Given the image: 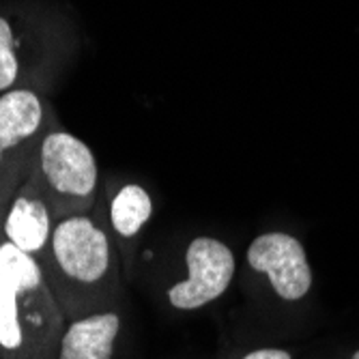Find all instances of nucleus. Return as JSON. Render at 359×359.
Listing matches in <instances>:
<instances>
[{"mask_svg": "<svg viewBox=\"0 0 359 359\" xmlns=\"http://www.w3.org/2000/svg\"><path fill=\"white\" fill-rule=\"evenodd\" d=\"M48 201L56 219L86 215L97 198L100 170L90 147L78 136L54 129L46 132L26 179Z\"/></svg>", "mask_w": 359, "mask_h": 359, "instance_id": "obj_1", "label": "nucleus"}, {"mask_svg": "<svg viewBox=\"0 0 359 359\" xmlns=\"http://www.w3.org/2000/svg\"><path fill=\"white\" fill-rule=\"evenodd\" d=\"M46 108L37 93L11 88L0 95V213L28 179L43 134Z\"/></svg>", "mask_w": 359, "mask_h": 359, "instance_id": "obj_2", "label": "nucleus"}, {"mask_svg": "<svg viewBox=\"0 0 359 359\" xmlns=\"http://www.w3.org/2000/svg\"><path fill=\"white\" fill-rule=\"evenodd\" d=\"M50 258L60 276L76 284H100L112 263V248L104 228L86 215L60 217L50 239Z\"/></svg>", "mask_w": 359, "mask_h": 359, "instance_id": "obj_3", "label": "nucleus"}, {"mask_svg": "<svg viewBox=\"0 0 359 359\" xmlns=\"http://www.w3.org/2000/svg\"><path fill=\"white\" fill-rule=\"evenodd\" d=\"M187 280L168 290V302L177 310H198L231 286L235 276V256L226 243L213 237H196L185 252Z\"/></svg>", "mask_w": 359, "mask_h": 359, "instance_id": "obj_4", "label": "nucleus"}, {"mask_svg": "<svg viewBox=\"0 0 359 359\" xmlns=\"http://www.w3.org/2000/svg\"><path fill=\"white\" fill-rule=\"evenodd\" d=\"M248 263L265 273L273 290L286 302H297L312 286V269L304 245L286 233H265L248 248Z\"/></svg>", "mask_w": 359, "mask_h": 359, "instance_id": "obj_5", "label": "nucleus"}, {"mask_svg": "<svg viewBox=\"0 0 359 359\" xmlns=\"http://www.w3.org/2000/svg\"><path fill=\"white\" fill-rule=\"evenodd\" d=\"M54 224L56 217L48 201L35 185L24 181L3 217L5 239L37 258L50 245Z\"/></svg>", "mask_w": 359, "mask_h": 359, "instance_id": "obj_6", "label": "nucleus"}, {"mask_svg": "<svg viewBox=\"0 0 359 359\" xmlns=\"http://www.w3.org/2000/svg\"><path fill=\"white\" fill-rule=\"evenodd\" d=\"M118 332L121 318L116 312L78 318L60 338L58 359H110Z\"/></svg>", "mask_w": 359, "mask_h": 359, "instance_id": "obj_7", "label": "nucleus"}, {"mask_svg": "<svg viewBox=\"0 0 359 359\" xmlns=\"http://www.w3.org/2000/svg\"><path fill=\"white\" fill-rule=\"evenodd\" d=\"M153 215V201L138 183L123 185L110 203V222L114 233L129 239L136 237Z\"/></svg>", "mask_w": 359, "mask_h": 359, "instance_id": "obj_8", "label": "nucleus"}, {"mask_svg": "<svg viewBox=\"0 0 359 359\" xmlns=\"http://www.w3.org/2000/svg\"><path fill=\"white\" fill-rule=\"evenodd\" d=\"M0 280L15 288L20 295L43 290V269L37 258L20 250L11 241L0 243Z\"/></svg>", "mask_w": 359, "mask_h": 359, "instance_id": "obj_9", "label": "nucleus"}, {"mask_svg": "<svg viewBox=\"0 0 359 359\" xmlns=\"http://www.w3.org/2000/svg\"><path fill=\"white\" fill-rule=\"evenodd\" d=\"M22 295L0 280V348L7 353H18L24 346V316H22Z\"/></svg>", "mask_w": 359, "mask_h": 359, "instance_id": "obj_10", "label": "nucleus"}, {"mask_svg": "<svg viewBox=\"0 0 359 359\" xmlns=\"http://www.w3.org/2000/svg\"><path fill=\"white\" fill-rule=\"evenodd\" d=\"M20 76V60L15 54V35L9 20L0 15V95L13 88Z\"/></svg>", "mask_w": 359, "mask_h": 359, "instance_id": "obj_11", "label": "nucleus"}, {"mask_svg": "<svg viewBox=\"0 0 359 359\" xmlns=\"http://www.w3.org/2000/svg\"><path fill=\"white\" fill-rule=\"evenodd\" d=\"M243 359H290V353L282 348H256L248 353Z\"/></svg>", "mask_w": 359, "mask_h": 359, "instance_id": "obj_12", "label": "nucleus"}, {"mask_svg": "<svg viewBox=\"0 0 359 359\" xmlns=\"http://www.w3.org/2000/svg\"><path fill=\"white\" fill-rule=\"evenodd\" d=\"M353 359H359V351H357V353L353 355Z\"/></svg>", "mask_w": 359, "mask_h": 359, "instance_id": "obj_13", "label": "nucleus"}]
</instances>
